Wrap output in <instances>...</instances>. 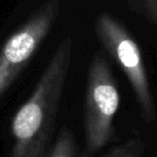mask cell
<instances>
[{"label":"cell","mask_w":157,"mask_h":157,"mask_svg":"<svg viewBox=\"0 0 157 157\" xmlns=\"http://www.w3.org/2000/svg\"><path fill=\"white\" fill-rule=\"evenodd\" d=\"M71 49L72 39L67 37L56 48L31 96L13 115V145L9 157H44L67 77Z\"/></svg>","instance_id":"obj_1"},{"label":"cell","mask_w":157,"mask_h":157,"mask_svg":"<svg viewBox=\"0 0 157 157\" xmlns=\"http://www.w3.org/2000/svg\"><path fill=\"white\" fill-rule=\"evenodd\" d=\"M94 28L105 50L125 72L139 103L142 119L146 123H152L156 118V105L137 43L126 28L108 12L99 13Z\"/></svg>","instance_id":"obj_2"},{"label":"cell","mask_w":157,"mask_h":157,"mask_svg":"<svg viewBox=\"0 0 157 157\" xmlns=\"http://www.w3.org/2000/svg\"><path fill=\"white\" fill-rule=\"evenodd\" d=\"M120 97L110 66L102 53L91 60L86 92V147L93 153L104 147L113 135V121Z\"/></svg>","instance_id":"obj_3"},{"label":"cell","mask_w":157,"mask_h":157,"mask_svg":"<svg viewBox=\"0 0 157 157\" xmlns=\"http://www.w3.org/2000/svg\"><path fill=\"white\" fill-rule=\"evenodd\" d=\"M59 0H49L21 26L0 50V97L36 53L59 15Z\"/></svg>","instance_id":"obj_4"},{"label":"cell","mask_w":157,"mask_h":157,"mask_svg":"<svg viewBox=\"0 0 157 157\" xmlns=\"http://www.w3.org/2000/svg\"><path fill=\"white\" fill-rule=\"evenodd\" d=\"M48 157H77L76 140L70 129H61Z\"/></svg>","instance_id":"obj_5"},{"label":"cell","mask_w":157,"mask_h":157,"mask_svg":"<svg viewBox=\"0 0 157 157\" xmlns=\"http://www.w3.org/2000/svg\"><path fill=\"white\" fill-rule=\"evenodd\" d=\"M144 145L139 139L129 140L121 146H118L109 151L104 157H141Z\"/></svg>","instance_id":"obj_6"},{"label":"cell","mask_w":157,"mask_h":157,"mask_svg":"<svg viewBox=\"0 0 157 157\" xmlns=\"http://www.w3.org/2000/svg\"><path fill=\"white\" fill-rule=\"evenodd\" d=\"M146 1H147V6L152 16V20L157 23V0H146Z\"/></svg>","instance_id":"obj_7"}]
</instances>
